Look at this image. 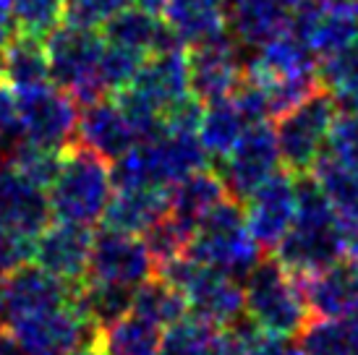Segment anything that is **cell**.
Masks as SVG:
<instances>
[{
    "label": "cell",
    "mask_w": 358,
    "mask_h": 355,
    "mask_svg": "<svg viewBox=\"0 0 358 355\" xmlns=\"http://www.w3.org/2000/svg\"><path fill=\"white\" fill-rule=\"evenodd\" d=\"M113 188V175L105 159L79 144L66 149L63 168L48 194L52 217L69 225H97L105 217Z\"/></svg>",
    "instance_id": "cell-1"
},
{
    "label": "cell",
    "mask_w": 358,
    "mask_h": 355,
    "mask_svg": "<svg viewBox=\"0 0 358 355\" xmlns=\"http://www.w3.org/2000/svg\"><path fill=\"white\" fill-rule=\"evenodd\" d=\"M189 256L199 264L243 282L254 266L267 256L246 227V212L236 198H225L209 217H204L191 240Z\"/></svg>",
    "instance_id": "cell-2"
},
{
    "label": "cell",
    "mask_w": 358,
    "mask_h": 355,
    "mask_svg": "<svg viewBox=\"0 0 358 355\" xmlns=\"http://www.w3.org/2000/svg\"><path fill=\"white\" fill-rule=\"evenodd\" d=\"M45 48H48V60H50L52 84L71 94V99L79 108L105 99L108 92L100 81L105 37L100 31L63 21L45 40Z\"/></svg>",
    "instance_id": "cell-3"
},
{
    "label": "cell",
    "mask_w": 358,
    "mask_h": 355,
    "mask_svg": "<svg viewBox=\"0 0 358 355\" xmlns=\"http://www.w3.org/2000/svg\"><path fill=\"white\" fill-rule=\"evenodd\" d=\"M243 296L246 314L269 335L299 337L311 321L299 280L269 254L243 280Z\"/></svg>",
    "instance_id": "cell-4"
},
{
    "label": "cell",
    "mask_w": 358,
    "mask_h": 355,
    "mask_svg": "<svg viewBox=\"0 0 358 355\" xmlns=\"http://www.w3.org/2000/svg\"><path fill=\"white\" fill-rule=\"evenodd\" d=\"M338 115L340 110L335 97L327 89H319L303 105L278 118L275 133H278L280 159L290 175H303L314 170L317 159L327 149L329 131Z\"/></svg>",
    "instance_id": "cell-5"
},
{
    "label": "cell",
    "mask_w": 358,
    "mask_h": 355,
    "mask_svg": "<svg viewBox=\"0 0 358 355\" xmlns=\"http://www.w3.org/2000/svg\"><path fill=\"white\" fill-rule=\"evenodd\" d=\"M275 259L293 277L317 275L345 259L343 219L338 215L324 217H296L290 233L275 248Z\"/></svg>",
    "instance_id": "cell-6"
},
{
    "label": "cell",
    "mask_w": 358,
    "mask_h": 355,
    "mask_svg": "<svg viewBox=\"0 0 358 355\" xmlns=\"http://www.w3.org/2000/svg\"><path fill=\"white\" fill-rule=\"evenodd\" d=\"M280 165L282 159H280L278 133L272 126L262 123L246 129L233 152L217 162L215 173L222 178L230 198L246 204L259 186H264L275 173H280Z\"/></svg>",
    "instance_id": "cell-7"
},
{
    "label": "cell",
    "mask_w": 358,
    "mask_h": 355,
    "mask_svg": "<svg viewBox=\"0 0 358 355\" xmlns=\"http://www.w3.org/2000/svg\"><path fill=\"white\" fill-rule=\"evenodd\" d=\"M27 355H79L84 350L100 347L102 329L81 316L76 308L63 306L42 316L10 324Z\"/></svg>",
    "instance_id": "cell-8"
},
{
    "label": "cell",
    "mask_w": 358,
    "mask_h": 355,
    "mask_svg": "<svg viewBox=\"0 0 358 355\" xmlns=\"http://www.w3.org/2000/svg\"><path fill=\"white\" fill-rule=\"evenodd\" d=\"M19 102V138L29 144L66 152L76 141L81 108L58 87L37 89L16 97Z\"/></svg>",
    "instance_id": "cell-9"
},
{
    "label": "cell",
    "mask_w": 358,
    "mask_h": 355,
    "mask_svg": "<svg viewBox=\"0 0 358 355\" xmlns=\"http://www.w3.org/2000/svg\"><path fill=\"white\" fill-rule=\"evenodd\" d=\"M152 277H157V264L139 236H126L105 227L94 236L87 280H100L136 290L144 282H150Z\"/></svg>",
    "instance_id": "cell-10"
},
{
    "label": "cell",
    "mask_w": 358,
    "mask_h": 355,
    "mask_svg": "<svg viewBox=\"0 0 358 355\" xmlns=\"http://www.w3.org/2000/svg\"><path fill=\"white\" fill-rule=\"evenodd\" d=\"M189 73L191 94L204 108L230 99L233 92L241 87V81L246 79L243 48L228 34L217 42L189 50Z\"/></svg>",
    "instance_id": "cell-11"
},
{
    "label": "cell",
    "mask_w": 358,
    "mask_h": 355,
    "mask_svg": "<svg viewBox=\"0 0 358 355\" xmlns=\"http://www.w3.org/2000/svg\"><path fill=\"white\" fill-rule=\"evenodd\" d=\"M246 227L264 251H275L280 240L288 236L296 212H299V194H296V175L280 170L259 186L246 201Z\"/></svg>",
    "instance_id": "cell-12"
},
{
    "label": "cell",
    "mask_w": 358,
    "mask_h": 355,
    "mask_svg": "<svg viewBox=\"0 0 358 355\" xmlns=\"http://www.w3.org/2000/svg\"><path fill=\"white\" fill-rule=\"evenodd\" d=\"M0 290H3V300H6L8 326L69 306L73 300V293H76V287L60 282L52 275H48L45 269L31 264L13 272L8 280H3Z\"/></svg>",
    "instance_id": "cell-13"
},
{
    "label": "cell",
    "mask_w": 358,
    "mask_h": 355,
    "mask_svg": "<svg viewBox=\"0 0 358 355\" xmlns=\"http://www.w3.org/2000/svg\"><path fill=\"white\" fill-rule=\"evenodd\" d=\"M92 240L94 236L90 227L55 222L37 238L34 261L55 280L71 287H79L90 277Z\"/></svg>",
    "instance_id": "cell-14"
},
{
    "label": "cell",
    "mask_w": 358,
    "mask_h": 355,
    "mask_svg": "<svg viewBox=\"0 0 358 355\" xmlns=\"http://www.w3.org/2000/svg\"><path fill=\"white\" fill-rule=\"evenodd\" d=\"M311 319L358 316V264L343 259L317 275L296 277Z\"/></svg>",
    "instance_id": "cell-15"
},
{
    "label": "cell",
    "mask_w": 358,
    "mask_h": 355,
    "mask_svg": "<svg viewBox=\"0 0 358 355\" xmlns=\"http://www.w3.org/2000/svg\"><path fill=\"white\" fill-rule=\"evenodd\" d=\"M290 0H225V27L241 48L257 50L290 31Z\"/></svg>",
    "instance_id": "cell-16"
},
{
    "label": "cell",
    "mask_w": 358,
    "mask_h": 355,
    "mask_svg": "<svg viewBox=\"0 0 358 355\" xmlns=\"http://www.w3.org/2000/svg\"><path fill=\"white\" fill-rule=\"evenodd\" d=\"M76 144L94 152L105 162H115L139 141H136V133H134L118 102L100 99V102H92L87 108H81Z\"/></svg>",
    "instance_id": "cell-17"
},
{
    "label": "cell",
    "mask_w": 358,
    "mask_h": 355,
    "mask_svg": "<svg viewBox=\"0 0 358 355\" xmlns=\"http://www.w3.org/2000/svg\"><path fill=\"white\" fill-rule=\"evenodd\" d=\"M102 37L108 45L139 52L150 58L155 52H170V50H186L180 45L178 34L170 29L168 21L150 13L144 8H123L102 27Z\"/></svg>",
    "instance_id": "cell-18"
},
{
    "label": "cell",
    "mask_w": 358,
    "mask_h": 355,
    "mask_svg": "<svg viewBox=\"0 0 358 355\" xmlns=\"http://www.w3.org/2000/svg\"><path fill=\"white\" fill-rule=\"evenodd\" d=\"M52 219L48 191L29 186L8 165H0V227L40 238Z\"/></svg>",
    "instance_id": "cell-19"
},
{
    "label": "cell",
    "mask_w": 358,
    "mask_h": 355,
    "mask_svg": "<svg viewBox=\"0 0 358 355\" xmlns=\"http://www.w3.org/2000/svg\"><path fill=\"white\" fill-rule=\"evenodd\" d=\"M131 87L141 92L144 97L155 102L162 113L191 94V73H189V52L186 50H170L155 52L144 58L141 71Z\"/></svg>",
    "instance_id": "cell-20"
},
{
    "label": "cell",
    "mask_w": 358,
    "mask_h": 355,
    "mask_svg": "<svg viewBox=\"0 0 358 355\" xmlns=\"http://www.w3.org/2000/svg\"><path fill=\"white\" fill-rule=\"evenodd\" d=\"M317 55L293 31H285L267 45L246 52V76L257 81H275L317 73Z\"/></svg>",
    "instance_id": "cell-21"
},
{
    "label": "cell",
    "mask_w": 358,
    "mask_h": 355,
    "mask_svg": "<svg viewBox=\"0 0 358 355\" xmlns=\"http://www.w3.org/2000/svg\"><path fill=\"white\" fill-rule=\"evenodd\" d=\"M0 81L16 97L50 87V60H48L45 40L19 31L6 48V52L0 55Z\"/></svg>",
    "instance_id": "cell-22"
},
{
    "label": "cell",
    "mask_w": 358,
    "mask_h": 355,
    "mask_svg": "<svg viewBox=\"0 0 358 355\" xmlns=\"http://www.w3.org/2000/svg\"><path fill=\"white\" fill-rule=\"evenodd\" d=\"M162 16L189 50L228 37L225 0H168Z\"/></svg>",
    "instance_id": "cell-23"
},
{
    "label": "cell",
    "mask_w": 358,
    "mask_h": 355,
    "mask_svg": "<svg viewBox=\"0 0 358 355\" xmlns=\"http://www.w3.org/2000/svg\"><path fill=\"white\" fill-rule=\"evenodd\" d=\"M170 212V191L152 188V191H115L110 198L102 227L126 233V236H144L159 217Z\"/></svg>",
    "instance_id": "cell-24"
},
{
    "label": "cell",
    "mask_w": 358,
    "mask_h": 355,
    "mask_svg": "<svg viewBox=\"0 0 358 355\" xmlns=\"http://www.w3.org/2000/svg\"><path fill=\"white\" fill-rule=\"evenodd\" d=\"M225 198L230 194L222 178L215 170H199L170 188V215L196 230Z\"/></svg>",
    "instance_id": "cell-25"
},
{
    "label": "cell",
    "mask_w": 358,
    "mask_h": 355,
    "mask_svg": "<svg viewBox=\"0 0 358 355\" xmlns=\"http://www.w3.org/2000/svg\"><path fill=\"white\" fill-rule=\"evenodd\" d=\"M134 287L100 282V280H87L84 285L76 287L71 306L81 316H87L92 324L108 329L115 321L126 319L134 311Z\"/></svg>",
    "instance_id": "cell-26"
},
{
    "label": "cell",
    "mask_w": 358,
    "mask_h": 355,
    "mask_svg": "<svg viewBox=\"0 0 358 355\" xmlns=\"http://www.w3.org/2000/svg\"><path fill=\"white\" fill-rule=\"evenodd\" d=\"M131 314L141 316L144 321H150V324L159 326V329H170L178 321H183L186 316H191L186 296L159 275L152 277L150 282H144L141 287H136Z\"/></svg>",
    "instance_id": "cell-27"
},
{
    "label": "cell",
    "mask_w": 358,
    "mask_h": 355,
    "mask_svg": "<svg viewBox=\"0 0 358 355\" xmlns=\"http://www.w3.org/2000/svg\"><path fill=\"white\" fill-rule=\"evenodd\" d=\"M296 340L303 355H358V316L311 319Z\"/></svg>",
    "instance_id": "cell-28"
},
{
    "label": "cell",
    "mask_w": 358,
    "mask_h": 355,
    "mask_svg": "<svg viewBox=\"0 0 358 355\" xmlns=\"http://www.w3.org/2000/svg\"><path fill=\"white\" fill-rule=\"evenodd\" d=\"M246 120L238 113V108L233 105V99H222L215 105L204 108L199 126V141L204 152L212 159H225L233 152V147L241 141V136L246 133Z\"/></svg>",
    "instance_id": "cell-29"
},
{
    "label": "cell",
    "mask_w": 358,
    "mask_h": 355,
    "mask_svg": "<svg viewBox=\"0 0 358 355\" xmlns=\"http://www.w3.org/2000/svg\"><path fill=\"white\" fill-rule=\"evenodd\" d=\"M314 178L319 180V186L324 191V196L329 198L332 209L338 212V217L343 222L358 217V170L348 168L345 162L335 159L332 154H322L314 165Z\"/></svg>",
    "instance_id": "cell-30"
},
{
    "label": "cell",
    "mask_w": 358,
    "mask_h": 355,
    "mask_svg": "<svg viewBox=\"0 0 358 355\" xmlns=\"http://www.w3.org/2000/svg\"><path fill=\"white\" fill-rule=\"evenodd\" d=\"M162 329L141 316L129 314L113 326L102 329L100 350L105 355H159L162 347Z\"/></svg>",
    "instance_id": "cell-31"
},
{
    "label": "cell",
    "mask_w": 358,
    "mask_h": 355,
    "mask_svg": "<svg viewBox=\"0 0 358 355\" xmlns=\"http://www.w3.org/2000/svg\"><path fill=\"white\" fill-rule=\"evenodd\" d=\"M63 157H66V152L16 138L13 147H10L8 168L19 178H24L29 186L48 191V188H52L60 168H63Z\"/></svg>",
    "instance_id": "cell-32"
},
{
    "label": "cell",
    "mask_w": 358,
    "mask_h": 355,
    "mask_svg": "<svg viewBox=\"0 0 358 355\" xmlns=\"http://www.w3.org/2000/svg\"><path fill=\"white\" fill-rule=\"evenodd\" d=\"M222 353V329L186 316L176 326L165 329L159 355H220Z\"/></svg>",
    "instance_id": "cell-33"
},
{
    "label": "cell",
    "mask_w": 358,
    "mask_h": 355,
    "mask_svg": "<svg viewBox=\"0 0 358 355\" xmlns=\"http://www.w3.org/2000/svg\"><path fill=\"white\" fill-rule=\"evenodd\" d=\"M194 236H196L194 227L183 225L180 219H176L168 212L165 217H159L157 222L141 236V240H144V246L150 248V254H152V259H155L157 272H159L165 264H170V261H176V259L189 254Z\"/></svg>",
    "instance_id": "cell-34"
},
{
    "label": "cell",
    "mask_w": 358,
    "mask_h": 355,
    "mask_svg": "<svg viewBox=\"0 0 358 355\" xmlns=\"http://www.w3.org/2000/svg\"><path fill=\"white\" fill-rule=\"evenodd\" d=\"M10 6L16 29L37 40H48L66 21L69 0H6Z\"/></svg>",
    "instance_id": "cell-35"
},
{
    "label": "cell",
    "mask_w": 358,
    "mask_h": 355,
    "mask_svg": "<svg viewBox=\"0 0 358 355\" xmlns=\"http://www.w3.org/2000/svg\"><path fill=\"white\" fill-rule=\"evenodd\" d=\"M317 76L322 89H327L335 97L358 92V34L335 55L319 60Z\"/></svg>",
    "instance_id": "cell-36"
},
{
    "label": "cell",
    "mask_w": 358,
    "mask_h": 355,
    "mask_svg": "<svg viewBox=\"0 0 358 355\" xmlns=\"http://www.w3.org/2000/svg\"><path fill=\"white\" fill-rule=\"evenodd\" d=\"M141 63H144V55L105 42V52H102L100 60V81L105 92L118 94L123 89H129L139 76Z\"/></svg>",
    "instance_id": "cell-37"
},
{
    "label": "cell",
    "mask_w": 358,
    "mask_h": 355,
    "mask_svg": "<svg viewBox=\"0 0 358 355\" xmlns=\"http://www.w3.org/2000/svg\"><path fill=\"white\" fill-rule=\"evenodd\" d=\"M34 254H37V238L10 227H0V282L8 280L13 272L29 266V261H34Z\"/></svg>",
    "instance_id": "cell-38"
},
{
    "label": "cell",
    "mask_w": 358,
    "mask_h": 355,
    "mask_svg": "<svg viewBox=\"0 0 358 355\" xmlns=\"http://www.w3.org/2000/svg\"><path fill=\"white\" fill-rule=\"evenodd\" d=\"M134 0H69L66 21L87 29H100L115 13L123 8H131Z\"/></svg>",
    "instance_id": "cell-39"
},
{
    "label": "cell",
    "mask_w": 358,
    "mask_h": 355,
    "mask_svg": "<svg viewBox=\"0 0 358 355\" xmlns=\"http://www.w3.org/2000/svg\"><path fill=\"white\" fill-rule=\"evenodd\" d=\"M327 154L358 170V113H340L329 131Z\"/></svg>",
    "instance_id": "cell-40"
},
{
    "label": "cell",
    "mask_w": 358,
    "mask_h": 355,
    "mask_svg": "<svg viewBox=\"0 0 358 355\" xmlns=\"http://www.w3.org/2000/svg\"><path fill=\"white\" fill-rule=\"evenodd\" d=\"M233 105L238 108V113L243 115L246 120V126H262V123H267L272 115H269V99H267V92L264 87L259 84L257 79H246L241 81V87L233 92Z\"/></svg>",
    "instance_id": "cell-41"
},
{
    "label": "cell",
    "mask_w": 358,
    "mask_h": 355,
    "mask_svg": "<svg viewBox=\"0 0 358 355\" xmlns=\"http://www.w3.org/2000/svg\"><path fill=\"white\" fill-rule=\"evenodd\" d=\"M249 355H303V353H301L299 340H296V337H282V335L262 332V335L251 342Z\"/></svg>",
    "instance_id": "cell-42"
},
{
    "label": "cell",
    "mask_w": 358,
    "mask_h": 355,
    "mask_svg": "<svg viewBox=\"0 0 358 355\" xmlns=\"http://www.w3.org/2000/svg\"><path fill=\"white\" fill-rule=\"evenodd\" d=\"M0 138H19V102L0 81Z\"/></svg>",
    "instance_id": "cell-43"
},
{
    "label": "cell",
    "mask_w": 358,
    "mask_h": 355,
    "mask_svg": "<svg viewBox=\"0 0 358 355\" xmlns=\"http://www.w3.org/2000/svg\"><path fill=\"white\" fill-rule=\"evenodd\" d=\"M19 34L16 29V21H13V13H10V6L6 0H0V55L6 52V48L10 45V40Z\"/></svg>",
    "instance_id": "cell-44"
},
{
    "label": "cell",
    "mask_w": 358,
    "mask_h": 355,
    "mask_svg": "<svg viewBox=\"0 0 358 355\" xmlns=\"http://www.w3.org/2000/svg\"><path fill=\"white\" fill-rule=\"evenodd\" d=\"M343 240H345V259L358 264V217L343 222Z\"/></svg>",
    "instance_id": "cell-45"
},
{
    "label": "cell",
    "mask_w": 358,
    "mask_h": 355,
    "mask_svg": "<svg viewBox=\"0 0 358 355\" xmlns=\"http://www.w3.org/2000/svg\"><path fill=\"white\" fill-rule=\"evenodd\" d=\"M0 355H27V350L21 347V342L16 340L13 332H6V329H0Z\"/></svg>",
    "instance_id": "cell-46"
},
{
    "label": "cell",
    "mask_w": 358,
    "mask_h": 355,
    "mask_svg": "<svg viewBox=\"0 0 358 355\" xmlns=\"http://www.w3.org/2000/svg\"><path fill=\"white\" fill-rule=\"evenodd\" d=\"M134 6L136 8H144L155 13V16H162L165 13V6H168V0H134Z\"/></svg>",
    "instance_id": "cell-47"
},
{
    "label": "cell",
    "mask_w": 358,
    "mask_h": 355,
    "mask_svg": "<svg viewBox=\"0 0 358 355\" xmlns=\"http://www.w3.org/2000/svg\"><path fill=\"white\" fill-rule=\"evenodd\" d=\"M16 138H0V165H8L10 157V147H13Z\"/></svg>",
    "instance_id": "cell-48"
},
{
    "label": "cell",
    "mask_w": 358,
    "mask_h": 355,
    "mask_svg": "<svg viewBox=\"0 0 358 355\" xmlns=\"http://www.w3.org/2000/svg\"><path fill=\"white\" fill-rule=\"evenodd\" d=\"M3 324H8V321H6V300H3V290H0V329Z\"/></svg>",
    "instance_id": "cell-49"
},
{
    "label": "cell",
    "mask_w": 358,
    "mask_h": 355,
    "mask_svg": "<svg viewBox=\"0 0 358 355\" xmlns=\"http://www.w3.org/2000/svg\"><path fill=\"white\" fill-rule=\"evenodd\" d=\"M79 355H105L100 350V347H92V350H84V353H79Z\"/></svg>",
    "instance_id": "cell-50"
},
{
    "label": "cell",
    "mask_w": 358,
    "mask_h": 355,
    "mask_svg": "<svg viewBox=\"0 0 358 355\" xmlns=\"http://www.w3.org/2000/svg\"><path fill=\"white\" fill-rule=\"evenodd\" d=\"M348 3H350V8H353L358 13V0H348Z\"/></svg>",
    "instance_id": "cell-51"
},
{
    "label": "cell",
    "mask_w": 358,
    "mask_h": 355,
    "mask_svg": "<svg viewBox=\"0 0 358 355\" xmlns=\"http://www.w3.org/2000/svg\"><path fill=\"white\" fill-rule=\"evenodd\" d=\"M290 3H293V0H290Z\"/></svg>",
    "instance_id": "cell-52"
}]
</instances>
